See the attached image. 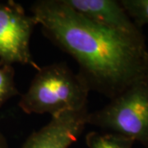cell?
<instances>
[{
    "instance_id": "6da1fadb",
    "label": "cell",
    "mask_w": 148,
    "mask_h": 148,
    "mask_svg": "<svg viewBox=\"0 0 148 148\" xmlns=\"http://www.w3.org/2000/svg\"><path fill=\"white\" fill-rule=\"evenodd\" d=\"M31 11L44 35L76 60L77 73L90 90L111 100L146 77L148 49L143 35L95 24L63 0L36 1Z\"/></svg>"
},
{
    "instance_id": "7a4b0ae2",
    "label": "cell",
    "mask_w": 148,
    "mask_h": 148,
    "mask_svg": "<svg viewBox=\"0 0 148 148\" xmlns=\"http://www.w3.org/2000/svg\"><path fill=\"white\" fill-rule=\"evenodd\" d=\"M89 92L84 79L67 64H52L37 70L18 105L27 114H49L53 118L87 108Z\"/></svg>"
},
{
    "instance_id": "3957f363",
    "label": "cell",
    "mask_w": 148,
    "mask_h": 148,
    "mask_svg": "<svg viewBox=\"0 0 148 148\" xmlns=\"http://www.w3.org/2000/svg\"><path fill=\"white\" fill-rule=\"evenodd\" d=\"M87 124L130 138L148 148V82L146 77L110 100L103 108L89 113Z\"/></svg>"
},
{
    "instance_id": "277c9868",
    "label": "cell",
    "mask_w": 148,
    "mask_h": 148,
    "mask_svg": "<svg viewBox=\"0 0 148 148\" xmlns=\"http://www.w3.org/2000/svg\"><path fill=\"white\" fill-rule=\"evenodd\" d=\"M38 25L24 8L14 1L0 3V64L30 65L40 69L33 59L30 42Z\"/></svg>"
},
{
    "instance_id": "5b68a950",
    "label": "cell",
    "mask_w": 148,
    "mask_h": 148,
    "mask_svg": "<svg viewBox=\"0 0 148 148\" xmlns=\"http://www.w3.org/2000/svg\"><path fill=\"white\" fill-rule=\"evenodd\" d=\"M88 109L67 111L32 132L21 148H69L87 125Z\"/></svg>"
},
{
    "instance_id": "8992f818",
    "label": "cell",
    "mask_w": 148,
    "mask_h": 148,
    "mask_svg": "<svg viewBox=\"0 0 148 148\" xmlns=\"http://www.w3.org/2000/svg\"><path fill=\"white\" fill-rule=\"evenodd\" d=\"M76 12L102 27L131 35H143L119 1L63 0Z\"/></svg>"
},
{
    "instance_id": "52a82bcc",
    "label": "cell",
    "mask_w": 148,
    "mask_h": 148,
    "mask_svg": "<svg viewBox=\"0 0 148 148\" xmlns=\"http://www.w3.org/2000/svg\"><path fill=\"white\" fill-rule=\"evenodd\" d=\"M86 143L89 148H132L134 141L113 132L91 131L86 136Z\"/></svg>"
},
{
    "instance_id": "ba28073f",
    "label": "cell",
    "mask_w": 148,
    "mask_h": 148,
    "mask_svg": "<svg viewBox=\"0 0 148 148\" xmlns=\"http://www.w3.org/2000/svg\"><path fill=\"white\" fill-rule=\"evenodd\" d=\"M14 77L15 71L12 65L0 64V107L19 94Z\"/></svg>"
},
{
    "instance_id": "9c48e42d",
    "label": "cell",
    "mask_w": 148,
    "mask_h": 148,
    "mask_svg": "<svg viewBox=\"0 0 148 148\" xmlns=\"http://www.w3.org/2000/svg\"><path fill=\"white\" fill-rule=\"evenodd\" d=\"M127 14L139 28L148 25V0L119 1Z\"/></svg>"
},
{
    "instance_id": "30bf717a",
    "label": "cell",
    "mask_w": 148,
    "mask_h": 148,
    "mask_svg": "<svg viewBox=\"0 0 148 148\" xmlns=\"http://www.w3.org/2000/svg\"><path fill=\"white\" fill-rule=\"evenodd\" d=\"M0 148H9L8 141L1 130H0Z\"/></svg>"
},
{
    "instance_id": "8fae6325",
    "label": "cell",
    "mask_w": 148,
    "mask_h": 148,
    "mask_svg": "<svg viewBox=\"0 0 148 148\" xmlns=\"http://www.w3.org/2000/svg\"><path fill=\"white\" fill-rule=\"evenodd\" d=\"M146 79L147 80V82H148V68H147V73H146Z\"/></svg>"
}]
</instances>
